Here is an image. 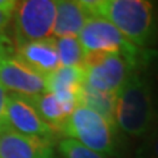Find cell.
<instances>
[{"instance_id":"1","label":"cell","mask_w":158,"mask_h":158,"mask_svg":"<svg viewBox=\"0 0 158 158\" xmlns=\"http://www.w3.org/2000/svg\"><path fill=\"white\" fill-rule=\"evenodd\" d=\"M81 4L90 16L107 20L137 48L146 46L154 34V8L146 0H82Z\"/></svg>"},{"instance_id":"2","label":"cell","mask_w":158,"mask_h":158,"mask_svg":"<svg viewBox=\"0 0 158 158\" xmlns=\"http://www.w3.org/2000/svg\"><path fill=\"white\" fill-rule=\"evenodd\" d=\"M116 125L128 136L144 138L158 121L149 79L138 69L116 94Z\"/></svg>"},{"instance_id":"3","label":"cell","mask_w":158,"mask_h":158,"mask_svg":"<svg viewBox=\"0 0 158 158\" xmlns=\"http://www.w3.org/2000/svg\"><path fill=\"white\" fill-rule=\"evenodd\" d=\"M59 133L103 156L115 154V128L86 106L79 104L71 112Z\"/></svg>"},{"instance_id":"4","label":"cell","mask_w":158,"mask_h":158,"mask_svg":"<svg viewBox=\"0 0 158 158\" xmlns=\"http://www.w3.org/2000/svg\"><path fill=\"white\" fill-rule=\"evenodd\" d=\"M138 65L121 54L87 53L83 59L85 86L99 92L117 94Z\"/></svg>"},{"instance_id":"5","label":"cell","mask_w":158,"mask_h":158,"mask_svg":"<svg viewBox=\"0 0 158 158\" xmlns=\"http://www.w3.org/2000/svg\"><path fill=\"white\" fill-rule=\"evenodd\" d=\"M0 85L12 94L28 98L46 91L45 77L19 58L17 48L4 34H0Z\"/></svg>"},{"instance_id":"6","label":"cell","mask_w":158,"mask_h":158,"mask_svg":"<svg viewBox=\"0 0 158 158\" xmlns=\"http://www.w3.org/2000/svg\"><path fill=\"white\" fill-rule=\"evenodd\" d=\"M57 13L54 0H25L17 3L15 9V38L16 46L53 37Z\"/></svg>"},{"instance_id":"7","label":"cell","mask_w":158,"mask_h":158,"mask_svg":"<svg viewBox=\"0 0 158 158\" xmlns=\"http://www.w3.org/2000/svg\"><path fill=\"white\" fill-rule=\"evenodd\" d=\"M78 40L85 54L96 52L121 54L131 61L140 63V48L127 40L111 23L102 17H88L78 34Z\"/></svg>"},{"instance_id":"8","label":"cell","mask_w":158,"mask_h":158,"mask_svg":"<svg viewBox=\"0 0 158 158\" xmlns=\"http://www.w3.org/2000/svg\"><path fill=\"white\" fill-rule=\"evenodd\" d=\"M7 127L13 132L25 136H33L53 141L56 131L44 121L28 96L8 94L7 102Z\"/></svg>"},{"instance_id":"9","label":"cell","mask_w":158,"mask_h":158,"mask_svg":"<svg viewBox=\"0 0 158 158\" xmlns=\"http://www.w3.org/2000/svg\"><path fill=\"white\" fill-rule=\"evenodd\" d=\"M85 67L59 66L45 77V90L54 94L58 100L74 111L79 106V95L85 85Z\"/></svg>"},{"instance_id":"10","label":"cell","mask_w":158,"mask_h":158,"mask_svg":"<svg viewBox=\"0 0 158 158\" xmlns=\"http://www.w3.org/2000/svg\"><path fill=\"white\" fill-rule=\"evenodd\" d=\"M0 158H56L52 141L7 129L0 133Z\"/></svg>"},{"instance_id":"11","label":"cell","mask_w":158,"mask_h":158,"mask_svg":"<svg viewBox=\"0 0 158 158\" xmlns=\"http://www.w3.org/2000/svg\"><path fill=\"white\" fill-rule=\"evenodd\" d=\"M17 48V56L21 61L42 77L49 75L61 66L57 52L56 38L49 37L38 41L24 44Z\"/></svg>"},{"instance_id":"12","label":"cell","mask_w":158,"mask_h":158,"mask_svg":"<svg viewBox=\"0 0 158 158\" xmlns=\"http://www.w3.org/2000/svg\"><path fill=\"white\" fill-rule=\"evenodd\" d=\"M90 15L81 2H57V13L53 27V37H78Z\"/></svg>"},{"instance_id":"13","label":"cell","mask_w":158,"mask_h":158,"mask_svg":"<svg viewBox=\"0 0 158 158\" xmlns=\"http://www.w3.org/2000/svg\"><path fill=\"white\" fill-rule=\"evenodd\" d=\"M34 108L44 118V121L49 124L56 132H59L66 121V118L71 115V110L63 103L58 100V98L52 92H42L40 95L28 98Z\"/></svg>"},{"instance_id":"14","label":"cell","mask_w":158,"mask_h":158,"mask_svg":"<svg viewBox=\"0 0 158 158\" xmlns=\"http://www.w3.org/2000/svg\"><path fill=\"white\" fill-rule=\"evenodd\" d=\"M79 104L88 107L98 115H100L110 125L116 128V94L99 92L83 85L79 95Z\"/></svg>"},{"instance_id":"15","label":"cell","mask_w":158,"mask_h":158,"mask_svg":"<svg viewBox=\"0 0 158 158\" xmlns=\"http://www.w3.org/2000/svg\"><path fill=\"white\" fill-rule=\"evenodd\" d=\"M59 65L66 67L83 66L85 52L78 37H61L56 38Z\"/></svg>"},{"instance_id":"16","label":"cell","mask_w":158,"mask_h":158,"mask_svg":"<svg viewBox=\"0 0 158 158\" xmlns=\"http://www.w3.org/2000/svg\"><path fill=\"white\" fill-rule=\"evenodd\" d=\"M58 150L63 158H107L73 138H62L58 142Z\"/></svg>"},{"instance_id":"17","label":"cell","mask_w":158,"mask_h":158,"mask_svg":"<svg viewBox=\"0 0 158 158\" xmlns=\"http://www.w3.org/2000/svg\"><path fill=\"white\" fill-rule=\"evenodd\" d=\"M136 158H158V121L144 137L136 152Z\"/></svg>"},{"instance_id":"18","label":"cell","mask_w":158,"mask_h":158,"mask_svg":"<svg viewBox=\"0 0 158 158\" xmlns=\"http://www.w3.org/2000/svg\"><path fill=\"white\" fill-rule=\"evenodd\" d=\"M16 6L17 2L13 0H0V34H3V31L11 21Z\"/></svg>"},{"instance_id":"19","label":"cell","mask_w":158,"mask_h":158,"mask_svg":"<svg viewBox=\"0 0 158 158\" xmlns=\"http://www.w3.org/2000/svg\"><path fill=\"white\" fill-rule=\"evenodd\" d=\"M7 102L8 91L0 85V133L7 131Z\"/></svg>"}]
</instances>
